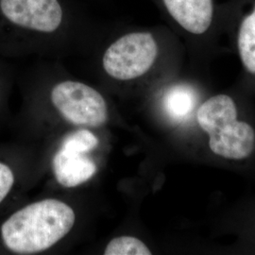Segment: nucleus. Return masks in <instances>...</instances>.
I'll return each instance as SVG.
<instances>
[{
  "mask_svg": "<svg viewBox=\"0 0 255 255\" xmlns=\"http://www.w3.org/2000/svg\"><path fill=\"white\" fill-rule=\"evenodd\" d=\"M62 145L88 153L98 146L99 139L90 130L80 129L65 137Z\"/></svg>",
  "mask_w": 255,
  "mask_h": 255,
  "instance_id": "9b49d317",
  "label": "nucleus"
},
{
  "mask_svg": "<svg viewBox=\"0 0 255 255\" xmlns=\"http://www.w3.org/2000/svg\"><path fill=\"white\" fill-rule=\"evenodd\" d=\"M51 103L66 121L79 126L101 127L108 120V107L100 92L84 82L64 79L51 86Z\"/></svg>",
  "mask_w": 255,
  "mask_h": 255,
  "instance_id": "39448f33",
  "label": "nucleus"
},
{
  "mask_svg": "<svg viewBox=\"0 0 255 255\" xmlns=\"http://www.w3.org/2000/svg\"><path fill=\"white\" fill-rule=\"evenodd\" d=\"M173 31L165 26L127 27L110 40L101 58V69L114 82H136L150 73Z\"/></svg>",
  "mask_w": 255,
  "mask_h": 255,
  "instance_id": "7ed1b4c3",
  "label": "nucleus"
},
{
  "mask_svg": "<svg viewBox=\"0 0 255 255\" xmlns=\"http://www.w3.org/2000/svg\"><path fill=\"white\" fill-rule=\"evenodd\" d=\"M82 0H0V49L14 54L100 31Z\"/></svg>",
  "mask_w": 255,
  "mask_h": 255,
  "instance_id": "f257e3e1",
  "label": "nucleus"
},
{
  "mask_svg": "<svg viewBox=\"0 0 255 255\" xmlns=\"http://www.w3.org/2000/svg\"><path fill=\"white\" fill-rule=\"evenodd\" d=\"M74 210L63 201H36L9 215L0 224V245L14 255H34L54 246L73 228Z\"/></svg>",
  "mask_w": 255,
  "mask_h": 255,
  "instance_id": "f03ea898",
  "label": "nucleus"
},
{
  "mask_svg": "<svg viewBox=\"0 0 255 255\" xmlns=\"http://www.w3.org/2000/svg\"><path fill=\"white\" fill-rule=\"evenodd\" d=\"M105 255H150L146 244L133 237H119L111 240L104 251Z\"/></svg>",
  "mask_w": 255,
  "mask_h": 255,
  "instance_id": "9d476101",
  "label": "nucleus"
},
{
  "mask_svg": "<svg viewBox=\"0 0 255 255\" xmlns=\"http://www.w3.org/2000/svg\"><path fill=\"white\" fill-rule=\"evenodd\" d=\"M162 102L169 119L175 122H183L196 108L199 102V93L189 82H173L164 88Z\"/></svg>",
  "mask_w": 255,
  "mask_h": 255,
  "instance_id": "1a4fd4ad",
  "label": "nucleus"
},
{
  "mask_svg": "<svg viewBox=\"0 0 255 255\" xmlns=\"http://www.w3.org/2000/svg\"><path fill=\"white\" fill-rule=\"evenodd\" d=\"M165 25L184 36L201 39L221 28L219 0H150Z\"/></svg>",
  "mask_w": 255,
  "mask_h": 255,
  "instance_id": "423d86ee",
  "label": "nucleus"
},
{
  "mask_svg": "<svg viewBox=\"0 0 255 255\" xmlns=\"http://www.w3.org/2000/svg\"><path fill=\"white\" fill-rule=\"evenodd\" d=\"M17 181L15 170L11 164L0 159V206L9 199Z\"/></svg>",
  "mask_w": 255,
  "mask_h": 255,
  "instance_id": "f8f14e48",
  "label": "nucleus"
},
{
  "mask_svg": "<svg viewBox=\"0 0 255 255\" xmlns=\"http://www.w3.org/2000/svg\"><path fill=\"white\" fill-rule=\"evenodd\" d=\"M235 30L237 52L246 72L255 76V0H227L221 8V28Z\"/></svg>",
  "mask_w": 255,
  "mask_h": 255,
  "instance_id": "0eeeda50",
  "label": "nucleus"
},
{
  "mask_svg": "<svg viewBox=\"0 0 255 255\" xmlns=\"http://www.w3.org/2000/svg\"><path fill=\"white\" fill-rule=\"evenodd\" d=\"M5 82H6V77L4 73V69L0 66V109L4 101V94H5V87H6Z\"/></svg>",
  "mask_w": 255,
  "mask_h": 255,
  "instance_id": "ddd939ff",
  "label": "nucleus"
},
{
  "mask_svg": "<svg viewBox=\"0 0 255 255\" xmlns=\"http://www.w3.org/2000/svg\"><path fill=\"white\" fill-rule=\"evenodd\" d=\"M200 127L209 135L210 149L231 160L250 157L255 147V131L249 123L237 120L235 101L224 94L202 103L197 112Z\"/></svg>",
  "mask_w": 255,
  "mask_h": 255,
  "instance_id": "20e7f679",
  "label": "nucleus"
},
{
  "mask_svg": "<svg viewBox=\"0 0 255 255\" xmlns=\"http://www.w3.org/2000/svg\"><path fill=\"white\" fill-rule=\"evenodd\" d=\"M86 152L61 145L52 160L55 179L66 188L89 181L97 173V164Z\"/></svg>",
  "mask_w": 255,
  "mask_h": 255,
  "instance_id": "6e6552de",
  "label": "nucleus"
}]
</instances>
